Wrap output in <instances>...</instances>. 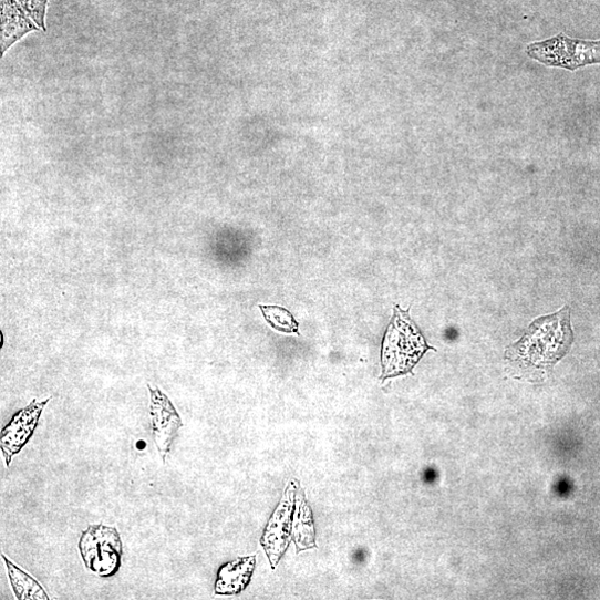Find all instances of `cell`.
Listing matches in <instances>:
<instances>
[{
    "label": "cell",
    "mask_w": 600,
    "mask_h": 600,
    "mask_svg": "<svg viewBox=\"0 0 600 600\" xmlns=\"http://www.w3.org/2000/svg\"><path fill=\"white\" fill-rule=\"evenodd\" d=\"M2 558L7 563L10 581L18 599L50 600V596L34 577L12 562L4 554Z\"/></svg>",
    "instance_id": "cell-9"
},
{
    "label": "cell",
    "mask_w": 600,
    "mask_h": 600,
    "mask_svg": "<svg viewBox=\"0 0 600 600\" xmlns=\"http://www.w3.org/2000/svg\"><path fill=\"white\" fill-rule=\"evenodd\" d=\"M149 413L153 438L157 451L165 463L183 423L167 396L159 390L149 387Z\"/></svg>",
    "instance_id": "cell-6"
},
{
    "label": "cell",
    "mask_w": 600,
    "mask_h": 600,
    "mask_svg": "<svg viewBox=\"0 0 600 600\" xmlns=\"http://www.w3.org/2000/svg\"><path fill=\"white\" fill-rule=\"evenodd\" d=\"M531 60L549 68L573 72L589 65L600 64V41H582L559 34L552 39L527 46Z\"/></svg>",
    "instance_id": "cell-3"
},
{
    "label": "cell",
    "mask_w": 600,
    "mask_h": 600,
    "mask_svg": "<svg viewBox=\"0 0 600 600\" xmlns=\"http://www.w3.org/2000/svg\"><path fill=\"white\" fill-rule=\"evenodd\" d=\"M266 322L276 331L299 335V324L286 309L279 307H259Z\"/></svg>",
    "instance_id": "cell-10"
},
{
    "label": "cell",
    "mask_w": 600,
    "mask_h": 600,
    "mask_svg": "<svg viewBox=\"0 0 600 600\" xmlns=\"http://www.w3.org/2000/svg\"><path fill=\"white\" fill-rule=\"evenodd\" d=\"M28 15L43 31L46 32V13L50 0H18Z\"/></svg>",
    "instance_id": "cell-11"
},
{
    "label": "cell",
    "mask_w": 600,
    "mask_h": 600,
    "mask_svg": "<svg viewBox=\"0 0 600 600\" xmlns=\"http://www.w3.org/2000/svg\"><path fill=\"white\" fill-rule=\"evenodd\" d=\"M256 556L238 558L225 563L217 573L216 594H238L250 582L255 570Z\"/></svg>",
    "instance_id": "cell-8"
},
{
    "label": "cell",
    "mask_w": 600,
    "mask_h": 600,
    "mask_svg": "<svg viewBox=\"0 0 600 600\" xmlns=\"http://www.w3.org/2000/svg\"><path fill=\"white\" fill-rule=\"evenodd\" d=\"M0 18H2V38H0L2 58L28 34L41 30L27 15V12L17 0H0Z\"/></svg>",
    "instance_id": "cell-7"
},
{
    "label": "cell",
    "mask_w": 600,
    "mask_h": 600,
    "mask_svg": "<svg viewBox=\"0 0 600 600\" xmlns=\"http://www.w3.org/2000/svg\"><path fill=\"white\" fill-rule=\"evenodd\" d=\"M50 400L44 402L34 401L30 406L19 412L2 430L0 434V449L6 458L7 466L10 467L12 459L17 456L33 437L42 413Z\"/></svg>",
    "instance_id": "cell-5"
},
{
    "label": "cell",
    "mask_w": 600,
    "mask_h": 600,
    "mask_svg": "<svg viewBox=\"0 0 600 600\" xmlns=\"http://www.w3.org/2000/svg\"><path fill=\"white\" fill-rule=\"evenodd\" d=\"M85 566L101 578L115 576L123 557V544L116 528L105 525H91L79 544Z\"/></svg>",
    "instance_id": "cell-4"
},
{
    "label": "cell",
    "mask_w": 600,
    "mask_h": 600,
    "mask_svg": "<svg viewBox=\"0 0 600 600\" xmlns=\"http://www.w3.org/2000/svg\"><path fill=\"white\" fill-rule=\"evenodd\" d=\"M430 350L434 351L411 319L410 311L395 307L383 342L381 379L385 381L411 373Z\"/></svg>",
    "instance_id": "cell-2"
},
{
    "label": "cell",
    "mask_w": 600,
    "mask_h": 600,
    "mask_svg": "<svg viewBox=\"0 0 600 600\" xmlns=\"http://www.w3.org/2000/svg\"><path fill=\"white\" fill-rule=\"evenodd\" d=\"M572 342L570 310L565 307L556 314L536 320L525 337L507 350L506 356L523 362V366L549 369L566 355Z\"/></svg>",
    "instance_id": "cell-1"
}]
</instances>
